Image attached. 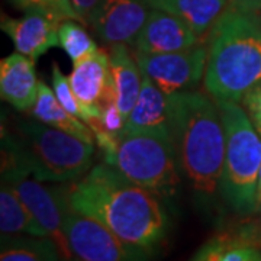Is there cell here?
Listing matches in <instances>:
<instances>
[{"label": "cell", "mask_w": 261, "mask_h": 261, "mask_svg": "<svg viewBox=\"0 0 261 261\" xmlns=\"http://www.w3.org/2000/svg\"><path fill=\"white\" fill-rule=\"evenodd\" d=\"M241 106L251 119L254 128L261 135V82L244 96Z\"/></svg>", "instance_id": "d4e9b609"}, {"label": "cell", "mask_w": 261, "mask_h": 261, "mask_svg": "<svg viewBox=\"0 0 261 261\" xmlns=\"http://www.w3.org/2000/svg\"><path fill=\"white\" fill-rule=\"evenodd\" d=\"M61 251L49 237L2 235L0 261H61Z\"/></svg>", "instance_id": "ffe728a7"}, {"label": "cell", "mask_w": 261, "mask_h": 261, "mask_svg": "<svg viewBox=\"0 0 261 261\" xmlns=\"http://www.w3.org/2000/svg\"><path fill=\"white\" fill-rule=\"evenodd\" d=\"M2 181H6L13 187L20 200L45 229L48 237L58 245L63 260H73L74 257L70 251L64 232L65 215L70 209L68 186H47L44 181L13 171H2Z\"/></svg>", "instance_id": "ba28073f"}, {"label": "cell", "mask_w": 261, "mask_h": 261, "mask_svg": "<svg viewBox=\"0 0 261 261\" xmlns=\"http://www.w3.org/2000/svg\"><path fill=\"white\" fill-rule=\"evenodd\" d=\"M231 8L247 13L261 12V0H229Z\"/></svg>", "instance_id": "4316f807"}, {"label": "cell", "mask_w": 261, "mask_h": 261, "mask_svg": "<svg viewBox=\"0 0 261 261\" xmlns=\"http://www.w3.org/2000/svg\"><path fill=\"white\" fill-rule=\"evenodd\" d=\"M31 115L34 119L42 122V123H47L49 126L73 134L87 142H94V135L92 129L83 121L73 116L65 109L60 103V100L57 99L53 89L47 86L44 80H39L38 99L35 106L31 109Z\"/></svg>", "instance_id": "ac0fdd59"}, {"label": "cell", "mask_w": 261, "mask_h": 261, "mask_svg": "<svg viewBox=\"0 0 261 261\" xmlns=\"http://www.w3.org/2000/svg\"><path fill=\"white\" fill-rule=\"evenodd\" d=\"M152 6L148 0H103L90 22L103 44L134 45Z\"/></svg>", "instance_id": "8fae6325"}, {"label": "cell", "mask_w": 261, "mask_h": 261, "mask_svg": "<svg viewBox=\"0 0 261 261\" xmlns=\"http://www.w3.org/2000/svg\"><path fill=\"white\" fill-rule=\"evenodd\" d=\"M64 232L73 257L80 261H151L154 257L125 243L94 218L71 207L65 215Z\"/></svg>", "instance_id": "52a82bcc"}, {"label": "cell", "mask_w": 261, "mask_h": 261, "mask_svg": "<svg viewBox=\"0 0 261 261\" xmlns=\"http://www.w3.org/2000/svg\"><path fill=\"white\" fill-rule=\"evenodd\" d=\"M109 61L116 93V106L126 122L140 96L142 84L141 68L135 58V53L132 56L126 44L111 45Z\"/></svg>", "instance_id": "9a60e30c"}, {"label": "cell", "mask_w": 261, "mask_h": 261, "mask_svg": "<svg viewBox=\"0 0 261 261\" xmlns=\"http://www.w3.org/2000/svg\"><path fill=\"white\" fill-rule=\"evenodd\" d=\"M260 257L261 252L247 233H224L207 241L192 261H257Z\"/></svg>", "instance_id": "44dd1931"}, {"label": "cell", "mask_w": 261, "mask_h": 261, "mask_svg": "<svg viewBox=\"0 0 261 261\" xmlns=\"http://www.w3.org/2000/svg\"><path fill=\"white\" fill-rule=\"evenodd\" d=\"M141 71L145 73L166 96L195 89L205 79L207 47L193 48L166 54H144L135 51Z\"/></svg>", "instance_id": "9c48e42d"}, {"label": "cell", "mask_w": 261, "mask_h": 261, "mask_svg": "<svg viewBox=\"0 0 261 261\" xmlns=\"http://www.w3.org/2000/svg\"><path fill=\"white\" fill-rule=\"evenodd\" d=\"M142 84L138 100L125 123L123 135L144 130L170 129L168 99L145 73H142Z\"/></svg>", "instance_id": "2e32d148"}, {"label": "cell", "mask_w": 261, "mask_h": 261, "mask_svg": "<svg viewBox=\"0 0 261 261\" xmlns=\"http://www.w3.org/2000/svg\"><path fill=\"white\" fill-rule=\"evenodd\" d=\"M51 70H53V89H54L57 99L60 100V103L73 116L84 122V113L82 111V106H80V103L77 100V97L74 96V92H73L71 86H70L68 77H65L63 74L60 65L57 64V63H53Z\"/></svg>", "instance_id": "cb8c5ba5"}, {"label": "cell", "mask_w": 261, "mask_h": 261, "mask_svg": "<svg viewBox=\"0 0 261 261\" xmlns=\"http://www.w3.org/2000/svg\"><path fill=\"white\" fill-rule=\"evenodd\" d=\"M152 8L163 9L185 20L200 39L229 9V0H148Z\"/></svg>", "instance_id": "e0dca14e"}, {"label": "cell", "mask_w": 261, "mask_h": 261, "mask_svg": "<svg viewBox=\"0 0 261 261\" xmlns=\"http://www.w3.org/2000/svg\"><path fill=\"white\" fill-rule=\"evenodd\" d=\"M225 129V160L219 193L235 214L257 212L261 135L237 102L216 100Z\"/></svg>", "instance_id": "5b68a950"}, {"label": "cell", "mask_w": 261, "mask_h": 261, "mask_svg": "<svg viewBox=\"0 0 261 261\" xmlns=\"http://www.w3.org/2000/svg\"><path fill=\"white\" fill-rule=\"evenodd\" d=\"M257 261H261V257H260V258H258V260H257Z\"/></svg>", "instance_id": "f546056e"}, {"label": "cell", "mask_w": 261, "mask_h": 261, "mask_svg": "<svg viewBox=\"0 0 261 261\" xmlns=\"http://www.w3.org/2000/svg\"><path fill=\"white\" fill-rule=\"evenodd\" d=\"M83 25L84 23H82L80 20L65 19L60 23V29H58L60 47L70 57L73 65L82 63L83 60L99 49Z\"/></svg>", "instance_id": "7402d4cb"}, {"label": "cell", "mask_w": 261, "mask_h": 261, "mask_svg": "<svg viewBox=\"0 0 261 261\" xmlns=\"http://www.w3.org/2000/svg\"><path fill=\"white\" fill-rule=\"evenodd\" d=\"M2 171L27 174L44 183H67L93 167L94 142L37 119H18L2 132Z\"/></svg>", "instance_id": "3957f363"}, {"label": "cell", "mask_w": 261, "mask_h": 261, "mask_svg": "<svg viewBox=\"0 0 261 261\" xmlns=\"http://www.w3.org/2000/svg\"><path fill=\"white\" fill-rule=\"evenodd\" d=\"M199 44H202V39L185 20L170 12L152 8L134 47L137 53L166 54L185 51Z\"/></svg>", "instance_id": "7c38bea8"}, {"label": "cell", "mask_w": 261, "mask_h": 261, "mask_svg": "<svg viewBox=\"0 0 261 261\" xmlns=\"http://www.w3.org/2000/svg\"><path fill=\"white\" fill-rule=\"evenodd\" d=\"M68 82L82 106L86 125L93 118H99L108 105L116 103L109 51L99 48L82 63L73 65Z\"/></svg>", "instance_id": "30bf717a"}, {"label": "cell", "mask_w": 261, "mask_h": 261, "mask_svg": "<svg viewBox=\"0 0 261 261\" xmlns=\"http://www.w3.org/2000/svg\"><path fill=\"white\" fill-rule=\"evenodd\" d=\"M167 99L178 168L196 195L209 200L219 193L225 160V129L216 100L199 90Z\"/></svg>", "instance_id": "7a4b0ae2"}, {"label": "cell", "mask_w": 261, "mask_h": 261, "mask_svg": "<svg viewBox=\"0 0 261 261\" xmlns=\"http://www.w3.org/2000/svg\"><path fill=\"white\" fill-rule=\"evenodd\" d=\"M70 261H80V260H77V258H73V260H70Z\"/></svg>", "instance_id": "f1b7e54d"}, {"label": "cell", "mask_w": 261, "mask_h": 261, "mask_svg": "<svg viewBox=\"0 0 261 261\" xmlns=\"http://www.w3.org/2000/svg\"><path fill=\"white\" fill-rule=\"evenodd\" d=\"M102 2L103 0H71L73 8L80 18V22L84 25H90V22L96 15L99 6L102 5Z\"/></svg>", "instance_id": "484cf974"}, {"label": "cell", "mask_w": 261, "mask_h": 261, "mask_svg": "<svg viewBox=\"0 0 261 261\" xmlns=\"http://www.w3.org/2000/svg\"><path fill=\"white\" fill-rule=\"evenodd\" d=\"M60 19L35 10L25 12L22 18L2 15L0 20V27L12 39L16 53L29 57L34 61L47 54L51 48L60 45Z\"/></svg>", "instance_id": "4fadbf2b"}, {"label": "cell", "mask_w": 261, "mask_h": 261, "mask_svg": "<svg viewBox=\"0 0 261 261\" xmlns=\"http://www.w3.org/2000/svg\"><path fill=\"white\" fill-rule=\"evenodd\" d=\"M206 44V92L215 100L241 103L261 82V18L229 6L211 29Z\"/></svg>", "instance_id": "277c9868"}, {"label": "cell", "mask_w": 261, "mask_h": 261, "mask_svg": "<svg viewBox=\"0 0 261 261\" xmlns=\"http://www.w3.org/2000/svg\"><path fill=\"white\" fill-rule=\"evenodd\" d=\"M68 205L152 255L170 229L166 202L105 161L68 186Z\"/></svg>", "instance_id": "6da1fadb"}, {"label": "cell", "mask_w": 261, "mask_h": 261, "mask_svg": "<svg viewBox=\"0 0 261 261\" xmlns=\"http://www.w3.org/2000/svg\"><path fill=\"white\" fill-rule=\"evenodd\" d=\"M39 80L35 61L20 53H13L0 61L2 99L19 112H31L38 99Z\"/></svg>", "instance_id": "5bb4252c"}, {"label": "cell", "mask_w": 261, "mask_h": 261, "mask_svg": "<svg viewBox=\"0 0 261 261\" xmlns=\"http://www.w3.org/2000/svg\"><path fill=\"white\" fill-rule=\"evenodd\" d=\"M10 3L19 10L29 12H42L48 13L54 18L60 19L61 22L65 19H75L80 20L77 12L73 8L71 0H9Z\"/></svg>", "instance_id": "603a6c76"}, {"label": "cell", "mask_w": 261, "mask_h": 261, "mask_svg": "<svg viewBox=\"0 0 261 261\" xmlns=\"http://www.w3.org/2000/svg\"><path fill=\"white\" fill-rule=\"evenodd\" d=\"M261 211V168L258 174V187H257V212Z\"/></svg>", "instance_id": "83f0119b"}, {"label": "cell", "mask_w": 261, "mask_h": 261, "mask_svg": "<svg viewBox=\"0 0 261 261\" xmlns=\"http://www.w3.org/2000/svg\"><path fill=\"white\" fill-rule=\"evenodd\" d=\"M0 232L2 235L48 237L13 187L6 181H2L0 189Z\"/></svg>", "instance_id": "d6986e66"}, {"label": "cell", "mask_w": 261, "mask_h": 261, "mask_svg": "<svg viewBox=\"0 0 261 261\" xmlns=\"http://www.w3.org/2000/svg\"><path fill=\"white\" fill-rule=\"evenodd\" d=\"M112 166L164 202L177 196L180 168L170 129L122 135Z\"/></svg>", "instance_id": "8992f818"}]
</instances>
